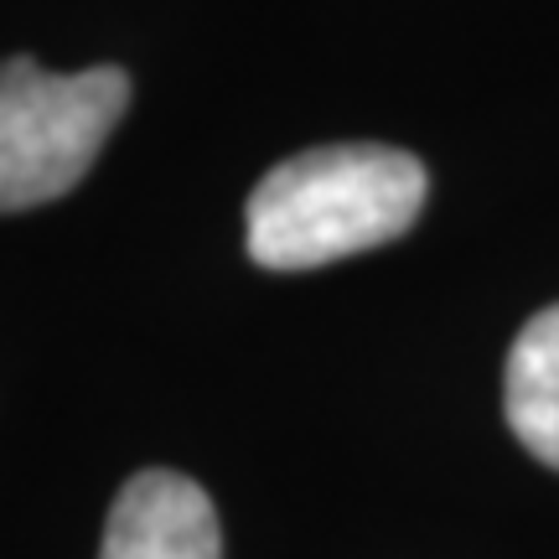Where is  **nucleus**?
Wrapping results in <instances>:
<instances>
[{
    "label": "nucleus",
    "instance_id": "nucleus-1",
    "mask_svg": "<svg viewBox=\"0 0 559 559\" xmlns=\"http://www.w3.org/2000/svg\"><path fill=\"white\" fill-rule=\"evenodd\" d=\"M430 177L394 145H321L280 160L249 198V254L264 270H317L409 234Z\"/></svg>",
    "mask_w": 559,
    "mask_h": 559
},
{
    "label": "nucleus",
    "instance_id": "nucleus-3",
    "mask_svg": "<svg viewBox=\"0 0 559 559\" xmlns=\"http://www.w3.org/2000/svg\"><path fill=\"white\" fill-rule=\"evenodd\" d=\"M99 559H223L218 513L192 477L140 472L109 508Z\"/></svg>",
    "mask_w": 559,
    "mask_h": 559
},
{
    "label": "nucleus",
    "instance_id": "nucleus-4",
    "mask_svg": "<svg viewBox=\"0 0 559 559\" xmlns=\"http://www.w3.org/2000/svg\"><path fill=\"white\" fill-rule=\"evenodd\" d=\"M508 425L528 456L559 472V306L528 321L508 353Z\"/></svg>",
    "mask_w": 559,
    "mask_h": 559
},
{
    "label": "nucleus",
    "instance_id": "nucleus-2",
    "mask_svg": "<svg viewBox=\"0 0 559 559\" xmlns=\"http://www.w3.org/2000/svg\"><path fill=\"white\" fill-rule=\"evenodd\" d=\"M130 109L120 68L47 73L32 58L0 62V213L73 192Z\"/></svg>",
    "mask_w": 559,
    "mask_h": 559
}]
</instances>
